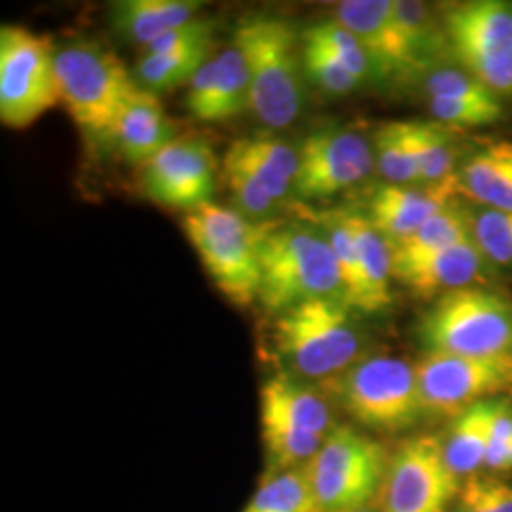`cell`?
<instances>
[{
  "mask_svg": "<svg viewBox=\"0 0 512 512\" xmlns=\"http://www.w3.org/2000/svg\"><path fill=\"white\" fill-rule=\"evenodd\" d=\"M302 37L310 38L313 42L321 44L325 50H329L330 54L361 82L372 78V67L361 42L336 19H327L311 25L310 29L304 31Z\"/></svg>",
  "mask_w": 512,
  "mask_h": 512,
  "instance_id": "cell-32",
  "label": "cell"
},
{
  "mask_svg": "<svg viewBox=\"0 0 512 512\" xmlns=\"http://www.w3.org/2000/svg\"><path fill=\"white\" fill-rule=\"evenodd\" d=\"M338 512H376L372 511L370 507H365V509H353V511H338Z\"/></svg>",
  "mask_w": 512,
  "mask_h": 512,
  "instance_id": "cell-41",
  "label": "cell"
},
{
  "mask_svg": "<svg viewBox=\"0 0 512 512\" xmlns=\"http://www.w3.org/2000/svg\"><path fill=\"white\" fill-rule=\"evenodd\" d=\"M469 239H473V207L456 200L425 220L410 238L391 245V253L399 258L427 255Z\"/></svg>",
  "mask_w": 512,
  "mask_h": 512,
  "instance_id": "cell-26",
  "label": "cell"
},
{
  "mask_svg": "<svg viewBox=\"0 0 512 512\" xmlns=\"http://www.w3.org/2000/svg\"><path fill=\"white\" fill-rule=\"evenodd\" d=\"M274 344L294 372L327 382L359 361L363 334L344 302L315 298L277 315Z\"/></svg>",
  "mask_w": 512,
  "mask_h": 512,
  "instance_id": "cell-5",
  "label": "cell"
},
{
  "mask_svg": "<svg viewBox=\"0 0 512 512\" xmlns=\"http://www.w3.org/2000/svg\"><path fill=\"white\" fill-rule=\"evenodd\" d=\"M473 239L490 266L512 268V211L473 207Z\"/></svg>",
  "mask_w": 512,
  "mask_h": 512,
  "instance_id": "cell-31",
  "label": "cell"
},
{
  "mask_svg": "<svg viewBox=\"0 0 512 512\" xmlns=\"http://www.w3.org/2000/svg\"><path fill=\"white\" fill-rule=\"evenodd\" d=\"M334 19L361 42L374 80L408 82L420 74L395 21V0H346Z\"/></svg>",
  "mask_w": 512,
  "mask_h": 512,
  "instance_id": "cell-16",
  "label": "cell"
},
{
  "mask_svg": "<svg viewBox=\"0 0 512 512\" xmlns=\"http://www.w3.org/2000/svg\"><path fill=\"white\" fill-rule=\"evenodd\" d=\"M202 6L200 0H118L110 6V25L120 37L147 48L198 18Z\"/></svg>",
  "mask_w": 512,
  "mask_h": 512,
  "instance_id": "cell-22",
  "label": "cell"
},
{
  "mask_svg": "<svg viewBox=\"0 0 512 512\" xmlns=\"http://www.w3.org/2000/svg\"><path fill=\"white\" fill-rule=\"evenodd\" d=\"M423 90L427 99H454V101H492L499 99L488 86H484L476 76L465 69L437 67L425 74Z\"/></svg>",
  "mask_w": 512,
  "mask_h": 512,
  "instance_id": "cell-35",
  "label": "cell"
},
{
  "mask_svg": "<svg viewBox=\"0 0 512 512\" xmlns=\"http://www.w3.org/2000/svg\"><path fill=\"white\" fill-rule=\"evenodd\" d=\"M325 387L353 420L374 431L401 433L427 416L416 366L399 357L359 359Z\"/></svg>",
  "mask_w": 512,
  "mask_h": 512,
  "instance_id": "cell-7",
  "label": "cell"
},
{
  "mask_svg": "<svg viewBox=\"0 0 512 512\" xmlns=\"http://www.w3.org/2000/svg\"><path fill=\"white\" fill-rule=\"evenodd\" d=\"M222 162L236 165L251 175L279 205L294 194L298 175V148L275 135L236 139L222 156Z\"/></svg>",
  "mask_w": 512,
  "mask_h": 512,
  "instance_id": "cell-19",
  "label": "cell"
},
{
  "mask_svg": "<svg viewBox=\"0 0 512 512\" xmlns=\"http://www.w3.org/2000/svg\"><path fill=\"white\" fill-rule=\"evenodd\" d=\"M302 65L311 82L332 95H346L363 84L329 50L306 37H302Z\"/></svg>",
  "mask_w": 512,
  "mask_h": 512,
  "instance_id": "cell-34",
  "label": "cell"
},
{
  "mask_svg": "<svg viewBox=\"0 0 512 512\" xmlns=\"http://www.w3.org/2000/svg\"><path fill=\"white\" fill-rule=\"evenodd\" d=\"M54 40L23 25L0 27V120L27 129L59 103Z\"/></svg>",
  "mask_w": 512,
  "mask_h": 512,
  "instance_id": "cell-10",
  "label": "cell"
},
{
  "mask_svg": "<svg viewBox=\"0 0 512 512\" xmlns=\"http://www.w3.org/2000/svg\"><path fill=\"white\" fill-rule=\"evenodd\" d=\"M512 442V403L509 399L495 401L494 418H492V431H490V444L486 452V467L492 471H499L501 459L505 450Z\"/></svg>",
  "mask_w": 512,
  "mask_h": 512,
  "instance_id": "cell-37",
  "label": "cell"
},
{
  "mask_svg": "<svg viewBox=\"0 0 512 512\" xmlns=\"http://www.w3.org/2000/svg\"><path fill=\"white\" fill-rule=\"evenodd\" d=\"M294 194L300 200H327L370 175L372 143L357 129L325 126L315 129L298 147Z\"/></svg>",
  "mask_w": 512,
  "mask_h": 512,
  "instance_id": "cell-14",
  "label": "cell"
},
{
  "mask_svg": "<svg viewBox=\"0 0 512 512\" xmlns=\"http://www.w3.org/2000/svg\"><path fill=\"white\" fill-rule=\"evenodd\" d=\"M258 262V302L270 313L281 315L315 298L346 304L336 256L317 222L283 226L274 222L258 247Z\"/></svg>",
  "mask_w": 512,
  "mask_h": 512,
  "instance_id": "cell-1",
  "label": "cell"
},
{
  "mask_svg": "<svg viewBox=\"0 0 512 512\" xmlns=\"http://www.w3.org/2000/svg\"><path fill=\"white\" fill-rule=\"evenodd\" d=\"M418 336L427 353L458 357L512 353V300L484 287L442 294L423 313Z\"/></svg>",
  "mask_w": 512,
  "mask_h": 512,
  "instance_id": "cell-6",
  "label": "cell"
},
{
  "mask_svg": "<svg viewBox=\"0 0 512 512\" xmlns=\"http://www.w3.org/2000/svg\"><path fill=\"white\" fill-rule=\"evenodd\" d=\"M458 179L439 184H380L370 196L366 219L391 245L410 238L425 220L456 202Z\"/></svg>",
  "mask_w": 512,
  "mask_h": 512,
  "instance_id": "cell-17",
  "label": "cell"
},
{
  "mask_svg": "<svg viewBox=\"0 0 512 512\" xmlns=\"http://www.w3.org/2000/svg\"><path fill=\"white\" fill-rule=\"evenodd\" d=\"M175 137L177 129L160 97L139 88L122 110L110 143H114L129 164L143 165Z\"/></svg>",
  "mask_w": 512,
  "mask_h": 512,
  "instance_id": "cell-20",
  "label": "cell"
},
{
  "mask_svg": "<svg viewBox=\"0 0 512 512\" xmlns=\"http://www.w3.org/2000/svg\"><path fill=\"white\" fill-rule=\"evenodd\" d=\"M495 401H482L463 410L452 421L448 435L442 437L444 458L458 478L473 475L486 463Z\"/></svg>",
  "mask_w": 512,
  "mask_h": 512,
  "instance_id": "cell-24",
  "label": "cell"
},
{
  "mask_svg": "<svg viewBox=\"0 0 512 512\" xmlns=\"http://www.w3.org/2000/svg\"><path fill=\"white\" fill-rule=\"evenodd\" d=\"M217 156L200 137H175L147 164L141 184L150 202L190 213L211 202L217 188Z\"/></svg>",
  "mask_w": 512,
  "mask_h": 512,
  "instance_id": "cell-15",
  "label": "cell"
},
{
  "mask_svg": "<svg viewBox=\"0 0 512 512\" xmlns=\"http://www.w3.org/2000/svg\"><path fill=\"white\" fill-rule=\"evenodd\" d=\"M59 103L95 143H110L116 122L141 88L126 63L95 40H76L55 52Z\"/></svg>",
  "mask_w": 512,
  "mask_h": 512,
  "instance_id": "cell-3",
  "label": "cell"
},
{
  "mask_svg": "<svg viewBox=\"0 0 512 512\" xmlns=\"http://www.w3.org/2000/svg\"><path fill=\"white\" fill-rule=\"evenodd\" d=\"M490 262L475 239L444 247L427 255L393 256V279L421 298H439L465 287H473L488 274Z\"/></svg>",
  "mask_w": 512,
  "mask_h": 512,
  "instance_id": "cell-18",
  "label": "cell"
},
{
  "mask_svg": "<svg viewBox=\"0 0 512 512\" xmlns=\"http://www.w3.org/2000/svg\"><path fill=\"white\" fill-rule=\"evenodd\" d=\"M243 512H319L306 465L268 473Z\"/></svg>",
  "mask_w": 512,
  "mask_h": 512,
  "instance_id": "cell-28",
  "label": "cell"
},
{
  "mask_svg": "<svg viewBox=\"0 0 512 512\" xmlns=\"http://www.w3.org/2000/svg\"><path fill=\"white\" fill-rule=\"evenodd\" d=\"M222 181L226 190L232 196L234 209L239 211L245 219L253 220L256 224L274 222L272 217L281 207L274 198L256 183L251 175L241 171L239 167L222 162Z\"/></svg>",
  "mask_w": 512,
  "mask_h": 512,
  "instance_id": "cell-33",
  "label": "cell"
},
{
  "mask_svg": "<svg viewBox=\"0 0 512 512\" xmlns=\"http://www.w3.org/2000/svg\"><path fill=\"white\" fill-rule=\"evenodd\" d=\"M427 416L456 418L482 401L512 397V353L458 357L427 353L416 365Z\"/></svg>",
  "mask_w": 512,
  "mask_h": 512,
  "instance_id": "cell-12",
  "label": "cell"
},
{
  "mask_svg": "<svg viewBox=\"0 0 512 512\" xmlns=\"http://www.w3.org/2000/svg\"><path fill=\"white\" fill-rule=\"evenodd\" d=\"M389 458L378 440L336 425L306 465L319 512L368 507L382 488Z\"/></svg>",
  "mask_w": 512,
  "mask_h": 512,
  "instance_id": "cell-9",
  "label": "cell"
},
{
  "mask_svg": "<svg viewBox=\"0 0 512 512\" xmlns=\"http://www.w3.org/2000/svg\"><path fill=\"white\" fill-rule=\"evenodd\" d=\"M374 162L385 183L421 184L410 122H385L372 137Z\"/></svg>",
  "mask_w": 512,
  "mask_h": 512,
  "instance_id": "cell-29",
  "label": "cell"
},
{
  "mask_svg": "<svg viewBox=\"0 0 512 512\" xmlns=\"http://www.w3.org/2000/svg\"><path fill=\"white\" fill-rule=\"evenodd\" d=\"M442 29L452 57L501 97H512V2L471 0L446 8Z\"/></svg>",
  "mask_w": 512,
  "mask_h": 512,
  "instance_id": "cell-11",
  "label": "cell"
},
{
  "mask_svg": "<svg viewBox=\"0 0 512 512\" xmlns=\"http://www.w3.org/2000/svg\"><path fill=\"white\" fill-rule=\"evenodd\" d=\"M459 494V478L448 467L442 437L421 435L399 444L389 458L376 512H446Z\"/></svg>",
  "mask_w": 512,
  "mask_h": 512,
  "instance_id": "cell-13",
  "label": "cell"
},
{
  "mask_svg": "<svg viewBox=\"0 0 512 512\" xmlns=\"http://www.w3.org/2000/svg\"><path fill=\"white\" fill-rule=\"evenodd\" d=\"M272 224H256L236 209L213 202L184 215L186 238L217 289L236 306L258 300V247Z\"/></svg>",
  "mask_w": 512,
  "mask_h": 512,
  "instance_id": "cell-4",
  "label": "cell"
},
{
  "mask_svg": "<svg viewBox=\"0 0 512 512\" xmlns=\"http://www.w3.org/2000/svg\"><path fill=\"white\" fill-rule=\"evenodd\" d=\"M458 512H492L486 499L482 478H469L465 486L459 490Z\"/></svg>",
  "mask_w": 512,
  "mask_h": 512,
  "instance_id": "cell-38",
  "label": "cell"
},
{
  "mask_svg": "<svg viewBox=\"0 0 512 512\" xmlns=\"http://www.w3.org/2000/svg\"><path fill=\"white\" fill-rule=\"evenodd\" d=\"M509 469H512V442L509 444V448L505 450V456L501 459L499 471H509Z\"/></svg>",
  "mask_w": 512,
  "mask_h": 512,
  "instance_id": "cell-40",
  "label": "cell"
},
{
  "mask_svg": "<svg viewBox=\"0 0 512 512\" xmlns=\"http://www.w3.org/2000/svg\"><path fill=\"white\" fill-rule=\"evenodd\" d=\"M349 228L353 232L361 274L365 283V313H378L391 304L393 279V253L391 243L372 226L363 213L346 211Z\"/></svg>",
  "mask_w": 512,
  "mask_h": 512,
  "instance_id": "cell-23",
  "label": "cell"
},
{
  "mask_svg": "<svg viewBox=\"0 0 512 512\" xmlns=\"http://www.w3.org/2000/svg\"><path fill=\"white\" fill-rule=\"evenodd\" d=\"M260 425L270 473L308 465L336 427L329 399L281 372L260 389Z\"/></svg>",
  "mask_w": 512,
  "mask_h": 512,
  "instance_id": "cell-8",
  "label": "cell"
},
{
  "mask_svg": "<svg viewBox=\"0 0 512 512\" xmlns=\"http://www.w3.org/2000/svg\"><path fill=\"white\" fill-rule=\"evenodd\" d=\"M459 196L476 207L512 211V141H497L476 150L459 165Z\"/></svg>",
  "mask_w": 512,
  "mask_h": 512,
  "instance_id": "cell-21",
  "label": "cell"
},
{
  "mask_svg": "<svg viewBox=\"0 0 512 512\" xmlns=\"http://www.w3.org/2000/svg\"><path fill=\"white\" fill-rule=\"evenodd\" d=\"M433 118L450 128H480L490 126L503 116L499 99L492 101H454V99H427Z\"/></svg>",
  "mask_w": 512,
  "mask_h": 512,
  "instance_id": "cell-36",
  "label": "cell"
},
{
  "mask_svg": "<svg viewBox=\"0 0 512 512\" xmlns=\"http://www.w3.org/2000/svg\"><path fill=\"white\" fill-rule=\"evenodd\" d=\"M421 184H439L458 173L456 131L440 122H410Z\"/></svg>",
  "mask_w": 512,
  "mask_h": 512,
  "instance_id": "cell-27",
  "label": "cell"
},
{
  "mask_svg": "<svg viewBox=\"0 0 512 512\" xmlns=\"http://www.w3.org/2000/svg\"><path fill=\"white\" fill-rule=\"evenodd\" d=\"M234 40L251 74L249 110L266 128L291 126L306 103V74L293 23L275 16H247L239 21Z\"/></svg>",
  "mask_w": 512,
  "mask_h": 512,
  "instance_id": "cell-2",
  "label": "cell"
},
{
  "mask_svg": "<svg viewBox=\"0 0 512 512\" xmlns=\"http://www.w3.org/2000/svg\"><path fill=\"white\" fill-rule=\"evenodd\" d=\"M484 492L492 512H512V488L509 484L495 480V478H482Z\"/></svg>",
  "mask_w": 512,
  "mask_h": 512,
  "instance_id": "cell-39",
  "label": "cell"
},
{
  "mask_svg": "<svg viewBox=\"0 0 512 512\" xmlns=\"http://www.w3.org/2000/svg\"><path fill=\"white\" fill-rule=\"evenodd\" d=\"M251 74L243 50L232 40L228 48L215 54V80L200 122H224L249 110Z\"/></svg>",
  "mask_w": 512,
  "mask_h": 512,
  "instance_id": "cell-25",
  "label": "cell"
},
{
  "mask_svg": "<svg viewBox=\"0 0 512 512\" xmlns=\"http://www.w3.org/2000/svg\"><path fill=\"white\" fill-rule=\"evenodd\" d=\"M211 55L213 44L179 54H143L135 67V80L143 90L154 95L171 92L177 86L190 84Z\"/></svg>",
  "mask_w": 512,
  "mask_h": 512,
  "instance_id": "cell-30",
  "label": "cell"
}]
</instances>
